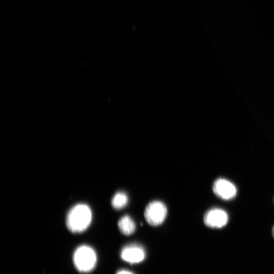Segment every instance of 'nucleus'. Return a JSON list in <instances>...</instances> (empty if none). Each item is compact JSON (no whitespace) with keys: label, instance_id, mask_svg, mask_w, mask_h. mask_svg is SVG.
I'll return each instance as SVG.
<instances>
[{"label":"nucleus","instance_id":"1","mask_svg":"<svg viewBox=\"0 0 274 274\" xmlns=\"http://www.w3.org/2000/svg\"><path fill=\"white\" fill-rule=\"evenodd\" d=\"M93 218L92 210L86 204L75 205L68 213L66 224L68 229L73 233H80L90 226Z\"/></svg>","mask_w":274,"mask_h":274},{"label":"nucleus","instance_id":"2","mask_svg":"<svg viewBox=\"0 0 274 274\" xmlns=\"http://www.w3.org/2000/svg\"><path fill=\"white\" fill-rule=\"evenodd\" d=\"M97 255L95 250L88 245H81L74 251L73 263L76 269L81 273L92 271L97 263Z\"/></svg>","mask_w":274,"mask_h":274},{"label":"nucleus","instance_id":"3","mask_svg":"<svg viewBox=\"0 0 274 274\" xmlns=\"http://www.w3.org/2000/svg\"><path fill=\"white\" fill-rule=\"evenodd\" d=\"M167 213V208L163 202L153 201L147 206L144 217L147 222L151 225L158 226L164 222Z\"/></svg>","mask_w":274,"mask_h":274},{"label":"nucleus","instance_id":"4","mask_svg":"<svg viewBox=\"0 0 274 274\" xmlns=\"http://www.w3.org/2000/svg\"><path fill=\"white\" fill-rule=\"evenodd\" d=\"M228 221V216L225 211L220 208L210 209L204 218L205 224L210 228H220L224 227Z\"/></svg>","mask_w":274,"mask_h":274},{"label":"nucleus","instance_id":"5","mask_svg":"<svg viewBox=\"0 0 274 274\" xmlns=\"http://www.w3.org/2000/svg\"><path fill=\"white\" fill-rule=\"evenodd\" d=\"M213 191L218 197L226 201L235 198L237 193L236 186L224 178H219L215 182Z\"/></svg>","mask_w":274,"mask_h":274},{"label":"nucleus","instance_id":"6","mask_svg":"<svg viewBox=\"0 0 274 274\" xmlns=\"http://www.w3.org/2000/svg\"><path fill=\"white\" fill-rule=\"evenodd\" d=\"M121 259L131 264H139L145 259L146 254L144 248L136 244L125 246L120 253Z\"/></svg>","mask_w":274,"mask_h":274},{"label":"nucleus","instance_id":"7","mask_svg":"<svg viewBox=\"0 0 274 274\" xmlns=\"http://www.w3.org/2000/svg\"><path fill=\"white\" fill-rule=\"evenodd\" d=\"M118 226L121 233L125 236L132 235L136 230L134 221L128 216H124L119 220Z\"/></svg>","mask_w":274,"mask_h":274},{"label":"nucleus","instance_id":"8","mask_svg":"<svg viewBox=\"0 0 274 274\" xmlns=\"http://www.w3.org/2000/svg\"><path fill=\"white\" fill-rule=\"evenodd\" d=\"M129 199L127 195L122 192L115 194L111 201L112 207L117 210L124 208L128 204Z\"/></svg>","mask_w":274,"mask_h":274},{"label":"nucleus","instance_id":"9","mask_svg":"<svg viewBox=\"0 0 274 274\" xmlns=\"http://www.w3.org/2000/svg\"><path fill=\"white\" fill-rule=\"evenodd\" d=\"M116 274H134L129 271L122 270L118 271Z\"/></svg>","mask_w":274,"mask_h":274},{"label":"nucleus","instance_id":"10","mask_svg":"<svg viewBox=\"0 0 274 274\" xmlns=\"http://www.w3.org/2000/svg\"><path fill=\"white\" fill-rule=\"evenodd\" d=\"M273 235L274 237V226L273 227Z\"/></svg>","mask_w":274,"mask_h":274}]
</instances>
